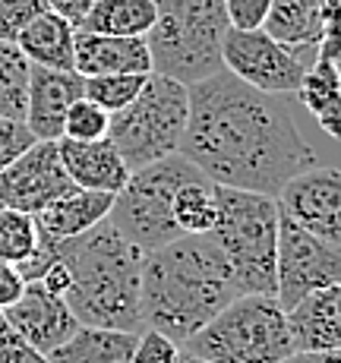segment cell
Wrapping results in <instances>:
<instances>
[{"label": "cell", "mask_w": 341, "mask_h": 363, "mask_svg": "<svg viewBox=\"0 0 341 363\" xmlns=\"http://www.w3.org/2000/svg\"><path fill=\"white\" fill-rule=\"evenodd\" d=\"M193 177H206L186 155L174 152L152 164L130 171L127 184L114 193L108 221L142 253L180 237L171 215L174 193Z\"/></svg>", "instance_id": "cell-8"}, {"label": "cell", "mask_w": 341, "mask_h": 363, "mask_svg": "<svg viewBox=\"0 0 341 363\" xmlns=\"http://www.w3.org/2000/svg\"><path fill=\"white\" fill-rule=\"evenodd\" d=\"M278 212L303 231L341 247V171L338 167H307L278 190Z\"/></svg>", "instance_id": "cell-12"}, {"label": "cell", "mask_w": 341, "mask_h": 363, "mask_svg": "<svg viewBox=\"0 0 341 363\" xmlns=\"http://www.w3.org/2000/svg\"><path fill=\"white\" fill-rule=\"evenodd\" d=\"M57 152L64 162L69 180L79 190H101L117 193L130 177V167L117 145L108 136L101 139H57Z\"/></svg>", "instance_id": "cell-16"}, {"label": "cell", "mask_w": 341, "mask_h": 363, "mask_svg": "<svg viewBox=\"0 0 341 363\" xmlns=\"http://www.w3.org/2000/svg\"><path fill=\"white\" fill-rule=\"evenodd\" d=\"M341 281V247L303 231L278 212V253H275V300L291 310L310 291Z\"/></svg>", "instance_id": "cell-9"}, {"label": "cell", "mask_w": 341, "mask_h": 363, "mask_svg": "<svg viewBox=\"0 0 341 363\" xmlns=\"http://www.w3.org/2000/svg\"><path fill=\"white\" fill-rule=\"evenodd\" d=\"M86 95V76L76 69H51L32 64L29 99H26V127L35 139H60L69 104Z\"/></svg>", "instance_id": "cell-14"}, {"label": "cell", "mask_w": 341, "mask_h": 363, "mask_svg": "<svg viewBox=\"0 0 341 363\" xmlns=\"http://www.w3.org/2000/svg\"><path fill=\"white\" fill-rule=\"evenodd\" d=\"M303 51L281 45L266 29H228L221 45V67L247 86L272 95H294L307 73Z\"/></svg>", "instance_id": "cell-10"}, {"label": "cell", "mask_w": 341, "mask_h": 363, "mask_svg": "<svg viewBox=\"0 0 341 363\" xmlns=\"http://www.w3.org/2000/svg\"><path fill=\"white\" fill-rule=\"evenodd\" d=\"M16 45L29 57V64L51 69H73L76 60V26L54 10H45L19 32Z\"/></svg>", "instance_id": "cell-19"}, {"label": "cell", "mask_w": 341, "mask_h": 363, "mask_svg": "<svg viewBox=\"0 0 341 363\" xmlns=\"http://www.w3.org/2000/svg\"><path fill=\"white\" fill-rule=\"evenodd\" d=\"M284 316L294 351H341V281L310 291Z\"/></svg>", "instance_id": "cell-15"}, {"label": "cell", "mask_w": 341, "mask_h": 363, "mask_svg": "<svg viewBox=\"0 0 341 363\" xmlns=\"http://www.w3.org/2000/svg\"><path fill=\"white\" fill-rule=\"evenodd\" d=\"M190 117V86L164 73H149L142 92L127 108L111 114L108 139L130 171L180 152Z\"/></svg>", "instance_id": "cell-7"}, {"label": "cell", "mask_w": 341, "mask_h": 363, "mask_svg": "<svg viewBox=\"0 0 341 363\" xmlns=\"http://www.w3.org/2000/svg\"><path fill=\"white\" fill-rule=\"evenodd\" d=\"M111 206H114V193L73 186L60 199H54L51 206L41 208L35 215V225L51 240H67V237H76V234L89 231V228H95L99 221H104Z\"/></svg>", "instance_id": "cell-18"}, {"label": "cell", "mask_w": 341, "mask_h": 363, "mask_svg": "<svg viewBox=\"0 0 341 363\" xmlns=\"http://www.w3.org/2000/svg\"><path fill=\"white\" fill-rule=\"evenodd\" d=\"M4 316L16 325L26 338L38 347L41 354H51L57 345L79 329V319L73 316L67 297L47 291L41 281H26V291L16 303H10L4 310Z\"/></svg>", "instance_id": "cell-13"}, {"label": "cell", "mask_w": 341, "mask_h": 363, "mask_svg": "<svg viewBox=\"0 0 341 363\" xmlns=\"http://www.w3.org/2000/svg\"><path fill=\"white\" fill-rule=\"evenodd\" d=\"M139 332L104 329V325H79L64 345H57L51 363H130L136 351Z\"/></svg>", "instance_id": "cell-20"}, {"label": "cell", "mask_w": 341, "mask_h": 363, "mask_svg": "<svg viewBox=\"0 0 341 363\" xmlns=\"http://www.w3.org/2000/svg\"><path fill=\"white\" fill-rule=\"evenodd\" d=\"M108 123H111L108 111L82 95V99H76L69 104V111L64 117V136L67 139H101V136H108Z\"/></svg>", "instance_id": "cell-28"}, {"label": "cell", "mask_w": 341, "mask_h": 363, "mask_svg": "<svg viewBox=\"0 0 341 363\" xmlns=\"http://www.w3.org/2000/svg\"><path fill=\"white\" fill-rule=\"evenodd\" d=\"M26 291V278L23 272L16 269L13 262L0 259V310H6L10 303H16Z\"/></svg>", "instance_id": "cell-35"}, {"label": "cell", "mask_w": 341, "mask_h": 363, "mask_svg": "<svg viewBox=\"0 0 341 363\" xmlns=\"http://www.w3.org/2000/svg\"><path fill=\"white\" fill-rule=\"evenodd\" d=\"M316 57L341 64V0H332L323 10V32L316 41Z\"/></svg>", "instance_id": "cell-33"}, {"label": "cell", "mask_w": 341, "mask_h": 363, "mask_svg": "<svg viewBox=\"0 0 341 363\" xmlns=\"http://www.w3.org/2000/svg\"><path fill=\"white\" fill-rule=\"evenodd\" d=\"M281 363H341V351H294Z\"/></svg>", "instance_id": "cell-38"}, {"label": "cell", "mask_w": 341, "mask_h": 363, "mask_svg": "<svg viewBox=\"0 0 341 363\" xmlns=\"http://www.w3.org/2000/svg\"><path fill=\"white\" fill-rule=\"evenodd\" d=\"M225 10L231 29H262L272 0H225Z\"/></svg>", "instance_id": "cell-34"}, {"label": "cell", "mask_w": 341, "mask_h": 363, "mask_svg": "<svg viewBox=\"0 0 341 363\" xmlns=\"http://www.w3.org/2000/svg\"><path fill=\"white\" fill-rule=\"evenodd\" d=\"M240 284L212 231L180 234L142 253L139 265V313L142 329H155L184 345L215 313H221Z\"/></svg>", "instance_id": "cell-2"}, {"label": "cell", "mask_w": 341, "mask_h": 363, "mask_svg": "<svg viewBox=\"0 0 341 363\" xmlns=\"http://www.w3.org/2000/svg\"><path fill=\"white\" fill-rule=\"evenodd\" d=\"M35 281H41L47 291H54V294L67 297V291H69V272H67V265L60 262V259H54L45 272H41V278H35Z\"/></svg>", "instance_id": "cell-36"}, {"label": "cell", "mask_w": 341, "mask_h": 363, "mask_svg": "<svg viewBox=\"0 0 341 363\" xmlns=\"http://www.w3.org/2000/svg\"><path fill=\"white\" fill-rule=\"evenodd\" d=\"M218 218L212 237L225 250L243 294L275 297V253H278V202L275 196L215 184Z\"/></svg>", "instance_id": "cell-6"}, {"label": "cell", "mask_w": 341, "mask_h": 363, "mask_svg": "<svg viewBox=\"0 0 341 363\" xmlns=\"http://www.w3.org/2000/svg\"><path fill=\"white\" fill-rule=\"evenodd\" d=\"M174 225L180 234H206L215 228L218 218V196H215V184L208 177H193L174 193L171 202Z\"/></svg>", "instance_id": "cell-24"}, {"label": "cell", "mask_w": 341, "mask_h": 363, "mask_svg": "<svg viewBox=\"0 0 341 363\" xmlns=\"http://www.w3.org/2000/svg\"><path fill=\"white\" fill-rule=\"evenodd\" d=\"M29 57L16 41L0 38V117L26 121V99H29Z\"/></svg>", "instance_id": "cell-25"}, {"label": "cell", "mask_w": 341, "mask_h": 363, "mask_svg": "<svg viewBox=\"0 0 341 363\" xmlns=\"http://www.w3.org/2000/svg\"><path fill=\"white\" fill-rule=\"evenodd\" d=\"M177 363H212V360H203V357H196V354H190V351H184V347H180Z\"/></svg>", "instance_id": "cell-39"}, {"label": "cell", "mask_w": 341, "mask_h": 363, "mask_svg": "<svg viewBox=\"0 0 341 363\" xmlns=\"http://www.w3.org/2000/svg\"><path fill=\"white\" fill-rule=\"evenodd\" d=\"M45 10H51L45 0H0V38L16 41L19 32Z\"/></svg>", "instance_id": "cell-30"}, {"label": "cell", "mask_w": 341, "mask_h": 363, "mask_svg": "<svg viewBox=\"0 0 341 363\" xmlns=\"http://www.w3.org/2000/svg\"><path fill=\"white\" fill-rule=\"evenodd\" d=\"M149 73H104V76H86V99L101 104L108 114H117L142 92Z\"/></svg>", "instance_id": "cell-26"}, {"label": "cell", "mask_w": 341, "mask_h": 363, "mask_svg": "<svg viewBox=\"0 0 341 363\" xmlns=\"http://www.w3.org/2000/svg\"><path fill=\"white\" fill-rule=\"evenodd\" d=\"M45 4L51 6L54 13L67 16L73 26H79V19L86 16V10H89V4H92V0H45Z\"/></svg>", "instance_id": "cell-37"}, {"label": "cell", "mask_w": 341, "mask_h": 363, "mask_svg": "<svg viewBox=\"0 0 341 363\" xmlns=\"http://www.w3.org/2000/svg\"><path fill=\"white\" fill-rule=\"evenodd\" d=\"M294 95L332 139H341V64L316 57Z\"/></svg>", "instance_id": "cell-21"}, {"label": "cell", "mask_w": 341, "mask_h": 363, "mask_svg": "<svg viewBox=\"0 0 341 363\" xmlns=\"http://www.w3.org/2000/svg\"><path fill=\"white\" fill-rule=\"evenodd\" d=\"M0 363H51L0 310Z\"/></svg>", "instance_id": "cell-29"}, {"label": "cell", "mask_w": 341, "mask_h": 363, "mask_svg": "<svg viewBox=\"0 0 341 363\" xmlns=\"http://www.w3.org/2000/svg\"><path fill=\"white\" fill-rule=\"evenodd\" d=\"M180 347L212 363H281L294 354L284 306L272 294L234 297Z\"/></svg>", "instance_id": "cell-5"}, {"label": "cell", "mask_w": 341, "mask_h": 363, "mask_svg": "<svg viewBox=\"0 0 341 363\" xmlns=\"http://www.w3.org/2000/svg\"><path fill=\"white\" fill-rule=\"evenodd\" d=\"M35 143L32 130L26 127V121H13V117H0V171L19 158L26 149Z\"/></svg>", "instance_id": "cell-32"}, {"label": "cell", "mask_w": 341, "mask_h": 363, "mask_svg": "<svg viewBox=\"0 0 341 363\" xmlns=\"http://www.w3.org/2000/svg\"><path fill=\"white\" fill-rule=\"evenodd\" d=\"M158 19L155 0H92L86 16L79 19V32L99 35H139L145 38Z\"/></svg>", "instance_id": "cell-23"}, {"label": "cell", "mask_w": 341, "mask_h": 363, "mask_svg": "<svg viewBox=\"0 0 341 363\" xmlns=\"http://www.w3.org/2000/svg\"><path fill=\"white\" fill-rule=\"evenodd\" d=\"M38 243V225L35 215L16 212V208H0V259L19 265L32 256Z\"/></svg>", "instance_id": "cell-27"}, {"label": "cell", "mask_w": 341, "mask_h": 363, "mask_svg": "<svg viewBox=\"0 0 341 363\" xmlns=\"http://www.w3.org/2000/svg\"><path fill=\"white\" fill-rule=\"evenodd\" d=\"M329 4L332 0H272L262 29L288 48L316 51L319 32H323V10Z\"/></svg>", "instance_id": "cell-22"}, {"label": "cell", "mask_w": 341, "mask_h": 363, "mask_svg": "<svg viewBox=\"0 0 341 363\" xmlns=\"http://www.w3.org/2000/svg\"><path fill=\"white\" fill-rule=\"evenodd\" d=\"M186 155L212 184L278 196L294 174L316 164L288 104L247 86L221 67L190 82V117L180 139Z\"/></svg>", "instance_id": "cell-1"}, {"label": "cell", "mask_w": 341, "mask_h": 363, "mask_svg": "<svg viewBox=\"0 0 341 363\" xmlns=\"http://www.w3.org/2000/svg\"><path fill=\"white\" fill-rule=\"evenodd\" d=\"M69 190L73 180L60 162L57 139H35L23 155L0 171V208L38 215Z\"/></svg>", "instance_id": "cell-11"}, {"label": "cell", "mask_w": 341, "mask_h": 363, "mask_svg": "<svg viewBox=\"0 0 341 363\" xmlns=\"http://www.w3.org/2000/svg\"><path fill=\"white\" fill-rule=\"evenodd\" d=\"M158 19L145 41L152 73L199 82L221 69V45L231 29L225 0H155Z\"/></svg>", "instance_id": "cell-4"}, {"label": "cell", "mask_w": 341, "mask_h": 363, "mask_svg": "<svg viewBox=\"0 0 341 363\" xmlns=\"http://www.w3.org/2000/svg\"><path fill=\"white\" fill-rule=\"evenodd\" d=\"M79 76L104 73H152L149 41L139 35H99L76 29V60Z\"/></svg>", "instance_id": "cell-17"}, {"label": "cell", "mask_w": 341, "mask_h": 363, "mask_svg": "<svg viewBox=\"0 0 341 363\" xmlns=\"http://www.w3.org/2000/svg\"><path fill=\"white\" fill-rule=\"evenodd\" d=\"M177 354H180V345H174L171 338H164L155 329H142L130 363H177Z\"/></svg>", "instance_id": "cell-31"}, {"label": "cell", "mask_w": 341, "mask_h": 363, "mask_svg": "<svg viewBox=\"0 0 341 363\" xmlns=\"http://www.w3.org/2000/svg\"><path fill=\"white\" fill-rule=\"evenodd\" d=\"M57 259L69 272L67 303L82 325L142 332L139 313V265L133 247L108 218L89 231L57 240Z\"/></svg>", "instance_id": "cell-3"}]
</instances>
